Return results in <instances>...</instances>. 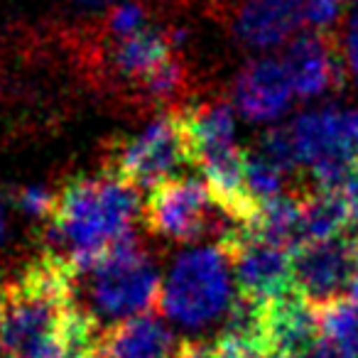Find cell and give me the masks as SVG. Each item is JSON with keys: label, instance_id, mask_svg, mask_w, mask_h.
<instances>
[{"label": "cell", "instance_id": "1", "mask_svg": "<svg viewBox=\"0 0 358 358\" xmlns=\"http://www.w3.org/2000/svg\"><path fill=\"white\" fill-rule=\"evenodd\" d=\"M143 216L138 189L115 174L74 177L62 185L50 216V238L74 273L91 268L115 245L133 241V226Z\"/></svg>", "mask_w": 358, "mask_h": 358}, {"label": "cell", "instance_id": "2", "mask_svg": "<svg viewBox=\"0 0 358 358\" xmlns=\"http://www.w3.org/2000/svg\"><path fill=\"white\" fill-rule=\"evenodd\" d=\"M74 280L84 287V304H79L99 324L148 314L162 294L157 265L135 245V238L115 245L91 268L74 273Z\"/></svg>", "mask_w": 358, "mask_h": 358}, {"label": "cell", "instance_id": "3", "mask_svg": "<svg viewBox=\"0 0 358 358\" xmlns=\"http://www.w3.org/2000/svg\"><path fill=\"white\" fill-rule=\"evenodd\" d=\"M231 260L221 245L179 255L162 282L159 307L189 329L206 327L231 307Z\"/></svg>", "mask_w": 358, "mask_h": 358}, {"label": "cell", "instance_id": "4", "mask_svg": "<svg viewBox=\"0 0 358 358\" xmlns=\"http://www.w3.org/2000/svg\"><path fill=\"white\" fill-rule=\"evenodd\" d=\"M221 216L229 214L216 204L206 182L177 177L150 189L140 219L155 236L192 243L209 234H219V241L224 238Z\"/></svg>", "mask_w": 358, "mask_h": 358}, {"label": "cell", "instance_id": "5", "mask_svg": "<svg viewBox=\"0 0 358 358\" xmlns=\"http://www.w3.org/2000/svg\"><path fill=\"white\" fill-rule=\"evenodd\" d=\"M189 164L185 133L177 115H159L138 135L125 138L110 150L108 169L135 189H155L167 179H177L179 169ZM192 167V164H189Z\"/></svg>", "mask_w": 358, "mask_h": 358}, {"label": "cell", "instance_id": "6", "mask_svg": "<svg viewBox=\"0 0 358 358\" xmlns=\"http://www.w3.org/2000/svg\"><path fill=\"white\" fill-rule=\"evenodd\" d=\"M358 280V238L334 236L292 250V289L314 309L346 299Z\"/></svg>", "mask_w": 358, "mask_h": 358}, {"label": "cell", "instance_id": "7", "mask_svg": "<svg viewBox=\"0 0 358 358\" xmlns=\"http://www.w3.org/2000/svg\"><path fill=\"white\" fill-rule=\"evenodd\" d=\"M216 245L226 250L238 292L258 302L292 292V250L238 229Z\"/></svg>", "mask_w": 358, "mask_h": 358}, {"label": "cell", "instance_id": "8", "mask_svg": "<svg viewBox=\"0 0 358 358\" xmlns=\"http://www.w3.org/2000/svg\"><path fill=\"white\" fill-rule=\"evenodd\" d=\"M260 341L268 358H307L322 341L317 309L309 307L294 289L282 297L268 299L260 312Z\"/></svg>", "mask_w": 358, "mask_h": 358}, {"label": "cell", "instance_id": "9", "mask_svg": "<svg viewBox=\"0 0 358 358\" xmlns=\"http://www.w3.org/2000/svg\"><path fill=\"white\" fill-rule=\"evenodd\" d=\"M292 89L302 99L338 91L343 84L341 42L331 30H314L297 37L282 59Z\"/></svg>", "mask_w": 358, "mask_h": 358}, {"label": "cell", "instance_id": "10", "mask_svg": "<svg viewBox=\"0 0 358 358\" xmlns=\"http://www.w3.org/2000/svg\"><path fill=\"white\" fill-rule=\"evenodd\" d=\"M307 20V0H231L234 35L253 50L280 47Z\"/></svg>", "mask_w": 358, "mask_h": 358}, {"label": "cell", "instance_id": "11", "mask_svg": "<svg viewBox=\"0 0 358 358\" xmlns=\"http://www.w3.org/2000/svg\"><path fill=\"white\" fill-rule=\"evenodd\" d=\"M182 45V32L174 27L148 25L140 32L120 40H110L106 50V64L113 71V79L140 89L145 79L157 66L174 57V50Z\"/></svg>", "mask_w": 358, "mask_h": 358}, {"label": "cell", "instance_id": "12", "mask_svg": "<svg viewBox=\"0 0 358 358\" xmlns=\"http://www.w3.org/2000/svg\"><path fill=\"white\" fill-rule=\"evenodd\" d=\"M292 96L297 94L280 59H255L236 76V106L250 120H270L282 115L292 103Z\"/></svg>", "mask_w": 358, "mask_h": 358}, {"label": "cell", "instance_id": "13", "mask_svg": "<svg viewBox=\"0 0 358 358\" xmlns=\"http://www.w3.org/2000/svg\"><path fill=\"white\" fill-rule=\"evenodd\" d=\"M179 343L152 314L115 322L99 336L96 358H174Z\"/></svg>", "mask_w": 358, "mask_h": 358}, {"label": "cell", "instance_id": "14", "mask_svg": "<svg viewBox=\"0 0 358 358\" xmlns=\"http://www.w3.org/2000/svg\"><path fill=\"white\" fill-rule=\"evenodd\" d=\"M174 115H177L179 128L185 133L192 167H196L209 155L236 145L234 108L226 101H209V103L192 106V108L179 110Z\"/></svg>", "mask_w": 358, "mask_h": 358}, {"label": "cell", "instance_id": "15", "mask_svg": "<svg viewBox=\"0 0 358 358\" xmlns=\"http://www.w3.org/2000/svg\"><path fill=\"white\" fill-rule=\"evenodd\" d=\"M282 177L285 172L270 164L263 155L255 150L245 152V189L258 206L282 194Z\"/></svg>", "mask_w": 358, "mask_h": 358}, {"label": "cell", "instance_id": "16", "mask_svg": "<svg viewBox=\"0 0 358 358\" xmlns=\"http://www.w3.org/2000/svg\"><path fill=\"white\" fill-rule=\"evenodd\" d=\"M150 25V10L143 0H133V3H123V6L113 8L103 20V35L108 40H120L140 32L143 27Z\"/></svg>", "mask_w": 358, "mask_h": 358}, {"label": "cell", "instance_id": "17", "mask_svg": "<svg viewBox=\"0 0 358 358\" xmlns=\"http://www.w3.org/2000/svg\"><path fill=\"white\" fill-rule=\"evenodd\" d=\"M255 152L263 155L270 164L280 169V172H292L299 164L297 159V150H294V140L289 128H273L258 140V148Z\"/></svg>", "mask_w": 358, "mask_h": 358}, {"label": "cell", "instance_id": "18", "mask_svg": "<svg viewBox=\"0 0 358 358\" xmlns=\"http://www.w3.org/2000/svg\"><path fill=\"white\" fill-rule=\"evenodd\" d=\"M211 358H268V353L255 338L224 331L211 343Z\"/></svg>", "mask_w": 358, "mask_h": 358}, {"label": "cell", "instance_id": "19", "mask_svg": "<svg viewBox=\"0 0 358 358\" xmlns=\"http://www.w3.org/2000/svg\"><path fill=\"white\" fill-rule=\"evenodd\" d=\"M55 196L57 192H47L45 187H25L17 194V206H20L25 214L35 216V219L50 221L52 209H55Z\"/></svg>", "mask_w": 358, "mask_h": 358}, {"label": "cell", "instance_id": "20", "mask_svg": "<svg viewBox=\"0 0 358 358\" xmlns=\"http://www.w3.org/2000/svg\"><path fill=\"white\" fill-rule=\"evenodd\" d=\"M343 62L351 69L353 79L358 81V13L348 20L346 35H343Z\"/></svg>", "mask_w": 358, "mask_h": 358}, {"label": "cell", "instance_id": "21", "mask_svg": "<svg viewBox=\"0 0 358 358\" xmlns=\"http://www.w3.org/2000/svg\"><path fill=\"white\" fill-rule=\"evenodd\" d=\"M348 125H351V138H353V150H356V159H358V113L348 115Z\"/></svg>", "mask_w": 358, "mask_h": 358}, {"label": "cell", "instance_id": "22", "mask_svg": "<svg viewBox=\"0 0 358 358\" xmlns=\"http://www.w3.org/2000/svg\"><path fill=\"white\" fill-rule=\"evenodd\" d=\"M6 238V206H3V196H0V243Z\"/></svg>", "mask_w": 358, "mask_h": 358}, {"label": "cell", "instance_id": "23", "mask_svg": "<svg viewBox=\"0 0 358 358\" xmlns=\"http://www.w3.org/2000/svg\"><path fill=\"white\" fill-rule=\"evenodd\" d=\"M84 3H103V0H84Z\"/></svg>", "mask_w": 358, "mask_h": 358}, {"label": "cell", "instance_id": "24", "mask_svg": "<svg viewBox=\"0 0 358 358\" xmlns=\"http://www.w3.org/2000/svg\"><path fill=\"white\" fill-rule=\"evenodd\" d=\"M0 358H8V356H6V353H0Z\"/></svg>", "mask_w": 358, "mask_h": 358}]
</instances>
